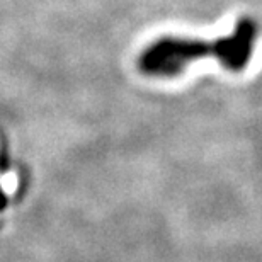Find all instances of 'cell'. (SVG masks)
Wrapping results in <instances>:
<instances>
[{
	"label": "cell",
	"mask_w": 262,
	"mask_h": 262,
	"mask_svg": "<svg viewBox=\"0 0 262 262\" xmlns=\"http://www.w3.org/2000/svg\"><path fill=\"white\" fill-rule=\"evenodd\" d=\"M255 36L257 24L252 19H242L232 34L213 41L162 38L140 56V70L150 77H174L191 61L216 58L228 70L240 72L252 58Z\"/></svg>",
	"instance_id": "6da1fadb"
}]
</instances>
